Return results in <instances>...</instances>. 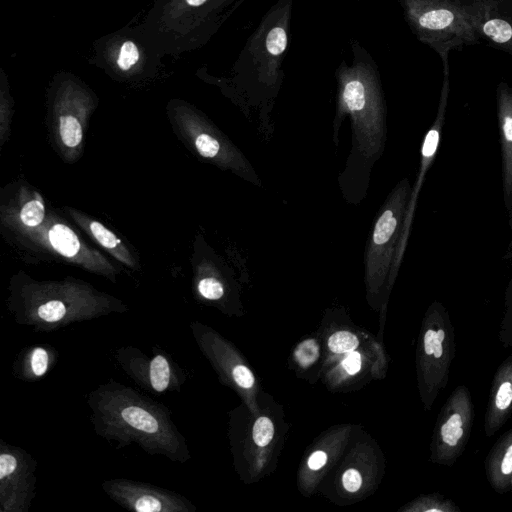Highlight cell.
<instances>
[{
    "label": "cell",
    "mask_w": 512,
    "mask_h": 512,
    "mask_svg": "<svg viewBox=\"0 0 512 512\" xmlns=\"http://www.w3.org/2000/svg\"><path fill=\"white\" fill-rule=\"evenodd\" d=\"M485 475L492 489L504 494L512 488V428L502 433L484 461Z\"/></svg>",
    "instance_id": "21"
},
{
    "label": "cell",
    "mask_w": 512,
    "mask_h": 512,
    "mask_svg": "<svg viewBox=\"0 0 512 512\" xmlns=\"http://www.w3.org/2000/svg\"><path fill=\"white\" fill-rule=\"evenodd\" d=\"M104 493L119 506L134 512H193L195 506L183 495L154 484L127 478L101 483Z\"/></svg>",
    "instance_id": "16"
},
{
    "label": "cell",
    "mask_w": 512,
    "mask_h": 512,
    "mask_svg": "<svg viewBox=\"0 0 512 512\" xmlns=\"http://www.w3.org/2000/svg\"><path fill=\"white\" fill-rule=\"evenodd\" d=\"M479 34L512 54V0H464Z\"/></svg>",
    "instance_id": "18"
},
{
    "label": "cell",
    "mask_w": 512,
    "mask_h": 512,
    "mask_svg": "<svg viewBox=\"0 0 512 512\" xmlns=\"http://www.w3.org/2000/svg\"><path fill=\"white\" fill-rule=\"evenodd\" d=\"M410 510L422 512H461L459 506L441 494L426 495L412 504Z\"/></svg>",
    "instance_id": "26"
},
{
    "label": "cell",
    "mask_w": 512,
    "mask_h": 512,
    "mask_svg": "<svg viewBox=\"0 0 512 512\" xmlns=\"http://www.w3.org/2000/svg\"><path fill=\"white\" fill-rule=\"evenodd\" d=\"M507 212L509 215V227H510V231H511V240H510L508 248L506 250L505 258L510 259V258H512V197H511L510 205H509V208L507 209Z\"/></svg>",
    "instance_id": "36"
},
{
    "label": "cell",
    "mask_w": 512,
    "mask_h": 512,
    "mask_svg": "<svg viewBox=\"0 0 512 512\" xmlns=\"http://www.w3.org/2000/svg\"><path fill=\"white\" fill-rule=\"evenodd\" d=\"M358 346L357 337L348 331H339L332 334L328 340V347L333 353L352 352Z\"/></svg>",
    "instance_id": "28"
},
{
    "label": "cell",
    "mask_w": 512,
    "mask_h": 512,
    "mask_svg": "<svg viewBox=\"0 0 512 512\" xmlns=\"http://www.w3.org/2000/svg\"><path fill=\"white\" fill-rule=\"evenodd\" d=\"M327 460V455L323 451H315L311 454V456L308 459V467L311 470H319L322 468Z\"/></svg>",
    "instance_id": "35"
},
{
    "label": "cell",
    "mask_w": 512,
    "mask_h": 512,
    "mask_svg": "<svg viewBox=\"0 0 512 512\" xmlns=\"http://www.w3.org/2000/svg\"><path fill=\"white\" fill-rule=\"evenodd\" d=\"M510 492H512V488H511V491H510Z\"/></svg>",
    "instance_id": "38"
},
{
    "label": "cell",
    "mask_w": 512,
    "mask_h": 512,
    "mask_svg": "<svg viewBox=\"0 0 512 512\" xmlns=\"http://www.w3.org/2000/svg\"><path fill=\"white\" fill-rule=\"evenodd\" d=\"M16 243L34 252H43L86 271L116 282L119 270L100 252L84 243L78 234L57 215L48 213L44 222L33 228L1 223Z\"/></svg>",
    "instance_id": "8"
},
{
    "label": "cell",
    "mask_w": 512,
    "mask_h": 512,
    "mask_svg": "<svg viewBox=\"0 0 512 512\" xmlns=\"http://www.w3.org/2000/svg\"><path fill=\"white\" fill-rule=\"evenodd\" d=\"M14 100L10 93L7 75L1 69L0 73V145L8 139L13 114Z\"/></svg>",
    "instance_id": "25"
},
{
    "label": "cell",
    "mask_w": 512,
    "mask_h": 512,
    "mask_svg": "<svg viewBox=\"0 0 512 512\" xmlns=\"http://www.w3.org/2000/svg\"><path fill=\"white\" fill-rule=\"evenodd\" d=\"M449 72H444V80L441 88L440 99L438 104V109L436 113L435 120L432 126L427 131L423 143L421 146V159L419 172L417 175V179L415 181L414 187L411 188L409 199L407 202V207L405 211V216L400 232V236L397 242L394 258L391 265V276H395L397 274L399 265L401 263L402 257L404 255L408 237L410 234V229L412 225V220L414 216V210L416 208V202L418 199V195L420 193L421 187L423 185L425 176L432 166V163L437 155L439 145L441 142L442 129L445 124L447 107H448V98H449Z\"/></svg>",
    "instance_id": "17"
},
{
    "label": "cell",
    "mask_w": 512,
    "mask_h": 512,
    "mask_svg": "<svg viewBox=\"0 0 512 512\" xmlns=\"http://www.w3.org/2000/svg\"><path fill=\"white\" fill-rule=\"evenodd\" d=\"M350 44L352 62L343 60L335 72L339 110L348 112L359 128L378 127L384 108L378 66L357 40Z\"/></svg>",
    "instance_id": "9"
},
{
    "label": "cell",
    "mask_w": 512,
    "mask_h": 512,
    "mask_svg": "<svg viewBox=\"0 0 512 512\" xmlns=\"http://www.w3.org/2000/svg\"><path fill=\"white\" fill-rule=\"evenodd\" d=\"M244 0H154L140 23L165 56L204 46Z\"/></svg>",
    "instance_id": "4"
},
{
    "label": "cell",
    "mask_w": 512,
    "mask_h": 512,
    "mask_svg": "<svg viewBox=\"0 0 512 512\" xmlns=\"http://www.w3.org/2000/svg\"><path fill=\"white\" fill-rule=\"evenodd\" d=\"M418 40L429 45L449 69L450 50L476 42L479 33L464 0H399Z\"/></svg>",
    "instance_id": "6"
},
{
    "label": "cell",
    "mask_w": 512,
    "mask_h": 512,
    "mask_svg": "<svg viewBox=\"0 0 512 512\" xmlns=\"http://www.w3.org/2000/svg\"><path fill=\"white\" fill-rule=\"evenodd\" d=\"M498 338L505 348L512 347V306L505 308L498 332Z\"/></svg>",
    "instance_id": "31"
},
{
    "label": "cell",
    "mask_w": 512,
    "mask_h": 512,
    "mask_svg": "<svg viewBox=\"0 0 512 512\" xmlns=\"http://www.w3.org/2000/svg\"><path fill=\"white\" fill-rule=\"evenodd\" d=\"M8 291V312L18 325L35 332H53L74 323L129 310L121 299L70 277L35 280L20 273L12 277Z\"/></svg>",
    "instance_id": "2"
},
{
    "label": "cell",
    "mask_w": 512,
    "mask_h": 512,
    "mask_svg": "<svg viewBox=\"0 0 512 512\" xmlns=\"http://www.w3.org/2000/svg\"><path fill=\"white\" fill-rule=\"evenodd\" d=\"M421 333L419 369L422 393L427 409L445 389L456 354L455 330L446 307L440 302L430 305Z\"/></svg>",
    "instance_id": "10"
},
{
    "label": "cell",
    "mask_w": 512,
    "mask_h": 512,
    "mask_svg": "<svg viewBox=\"0 0 512 512\" xmlns=\"http://www.w3.org/2000/svg\"><path fill=\"white\" fill-rule=\"evenodd\" d=\"M17 201L1 206V223L16 224L26 228L41 225L47 216L45 203L35 190L22 186L19 189Z\"/></svg>",
    "instance_id": "23"
},
{
    "label": "cell",
    "mask_w": 512,
    "mask_h": 512,
    "mask_svg": "<svg viewBox=\"0 0 512 512\" xmlns=\"http://www.w3.org/2000/svg\"><path fill=\"white\" fill-rule=\"evenodd\" d=\"M198 295L208 301H218L224 295L221 281L212 276L201 277L196 282Z\"/></svg>",
    "instance_id": "27"
},
{
    "label": "cell",
    "mask_w": 512,
    "mask_h": 512,
    "mask_svg": "<svg viewBox=\"0 0 512 512\" xmlns=\"http://www.w3.org/2000/svg\"><path fill=\"white\" fill-rule=\"evenodd\" d=\"M496 114L501 145L503 198L507 210L512 197V89L505 82L497 86Z\"/></svg>",
    "instance_id": "20"
},
{
    "label": "cell",
    "mask_w": 512,
    "mask_h": 512,
    "mask_svg": "<svg viewBox=\"0 0 512 512\" xmlns=\"http://www.w3.org/2000/svg\"><path fill=\"white\" fill-rule=\"evenodd\" d=\"M274 435V427L271 420L267 417H260L256 420L253 427V440L258 446H266L270 443Z\"/></svg>",
    "instance_id": "30"
},
{
    "label": "cell",
    "mask_w": 512,
    "mask_h": 512,
    "mask_svg": "<svg viewBox=\"0 0 512 512\" xmlns=\"http://www.w3.org/2000/svg\"><path fill=\"white\" fill-rule=\"evenodd\" d=\"M36 459L0 439V512H29L36 496Z\"/></svg>",
    "instance_id": "15"
},
{
    "label": "cell",
    "mask_w": 512,
    "mask_h": 512,
    "mask_svg": "<svg viewBox=\"0 0 512 512\" xmlns=\"http://www.w3.org/2000/svg\"><path fill=\"white\" fill-rule=\"evenodd\" d=\"M86 402L94 432L116 448L134 443L151 456L180 464L191 458L185 437L163 403L114 379L91 390Z\"/></svg>",
    "instance_id": "1"
},
{
    "label": "cell",
    "mask_w": 512,
    "mask_h": 512,
    "mask_svg": "<svg viewBox=\"0 0 512 512\" xmlns=\"http://www.w3.org/2000/svg\"><path fill=\"white\" fill-rule=\"evenodd\" d=\"M294 354L301 366L308 367L318 358V345L313 339L305 340L297 346Z\"/></svg>",
    "instance_id": "29"
},
{
    "label": "cell",
    "mask_w": 512,
    "mask_h": 512,
    "mask_svg": "<svg viewBox=\"0 0 512 512\" xmlns=\"http://www.w3.org/2000/svg\"><path fill=\"white\" fill-rule=\"evenodd\" d=\"M73 221L103 249L128 268L136 269L137 261L122 240L105 225L74 208H66Z\"/></svg>",
    "instance_id": "22"
},
{
    "label": "cell",
    "mask_w": 512,
    "mask_h": 512,
    "mask_svg": "<svg viewBox=\"0 0 512 512\" xmlns=\"http://www.w3.org/2000/svg\"><path fill=\"white\" fill-rule=\"evenodd\" d=\"M167 113L175 133L196 154L217 165L236 168L235 150L193 105L172 99Z\"/></svg>",
    "instance_id": "12"
},
{
    "label": "cell",
    "mask_w": 512,
    "mask_h": 512,
    "mask_svg": "<svg viewBox=\"0 0 512 512\" xmlns=\"http://www.w3.org/2000/svg\"><path fill=\"white\" fill-rule=\"evenodd\" d=\"M512 416V354L494 373L484 414L486 437L496 434Z\"/></svg>",
    "instance_id": "19"
},
{
    "label": "cell",
    "mask_w": 512,
    "mask_h": 512,
    "mask_svg": "<svg viewBox=\"0 0 512 512\" xmlns=\"http://www.w3.org/2000/svg\"><path fill=\"white\" fill-rule=\"evenodd\" d=\"M58 352L50 346L34 345L22 349L13 363L16 378L34 382L43 378L57 363Z\"/></svg>",
    "instance_id": "24"
},
{
    "label": "cell",
    "mask_w": 512,
    "mask_h": 512,
    "mask_svg": "<svg viewBox=\"0 0 512 512\" xmlns=\"http://www.w3.org/2000/svg\"><path fill=\"white\" fill-rule=\"evenodd\" d=\"M294 0H277L247 38L230 75L218 81L238 94L269 97L280 87Z\"/></svg>",
    "instance_id": "3"
},
{
    "label": "cell",
    "mask_w": 512,
    "mask_h": 512,
    "mask_svg": "<svg viewBox=\"0 0 512 512\" xmlns=\"http://www.w3.org/2000/svg\"><path fill=\"white\" fill-rule=\"evenodd\" d=\"M504 305L505 308L512 306V277L508 282L507 288L504 294Z\"/></svg>",
    "instance_id": "37"
},
{
    "label": "cell",
    "mask_w": 512,
    "mask_h": 512,
    "mask_svg": "<svg viewBox=\"0 0 512 512\" xmlns=\"http://www.w3.org/2000/svg\"><path fill=\"white\" fill-rule=\"evenodd\" d=\"M165 55L144 34L141 25H126L95 40L90 59L111 78L136 83L154 78Z\"/></svg>",
    "instance_id": "7"
},
{
    "label": "cell",
    "mask_w": 512,
    "mask_h": 512,
    "mask_svg": "<svg viewBox=\"0 0 512 512\" xmlns=\"http://www.w3.org/2000/svg\"><path fill=\"white\" fill-rule=\"evenodd\" d=\"M49 128L58 153L75 162L82 153L88 121L98 105L94 91L75 74L61 71L47 94Z\"/></svg>",
    "instance_id": "5"
},
{
    "label": "cell",
    "mask_w": 512,
    "mask_h": 512,
    "mask_svg": "<svg viewBox=\"0 0 512 512\" xmlns=\"http://www.w3.org/2000/svg\"><path fill=\"white\" fill-rule=\"evenodd\" d=\"M471 393L458 385L444 402L436 421L431 444V460L453 466L466 449L474 425Z\"/></svg>",
    "instance_id": "11"
},
{
    "label": "cell",
    "mask_w": 512,
    "mask_h": 512,
    "mask_svg": "<svg viewBox=\"0 0 512 512\" xmlns=\"http://www.w3.org/2000/svg\"><path fill=\"white\" fill-rule=\"evenodd\" d=\"M344 488L349 492H356L362 484L360 473L356 469H348L342 476Z\"/></svg>",
    "instance_id": "33"
},
{
    "label": "cell",
    "mask_w": 512,
    "mask_h": 512,
    "mask_svg": "<svg viewBox=\"0 0 512 512\" xmlns=\"http://www.w3.org/2000/svg\"><path fill=\"white\" fill-rule=\"evenodd\" d=\"M410 191L407 179L399 182L389 195L374 226L365 262L372 283H381L391 269Z\"/></svg>",
    "instance_id": "13"
},
{
    "label": "cell",
    "mask_w": 512,
    "mask_h": 512,
    "mask_svg": "<svg viewBox=\"0 0 512 512\" xmlns=\"http://www.w3.org/2000/svg\"><path fill=\"white\" fill-rule=\"evenodd\" d=\"M344 370L350 374H356L361 368V356L358 352H349L342 362Z\"/></svg>",
    "instance_id": "34"
},
{
    "label": "cell",
    "mask_w": 512,
    "mask_h": 512,
    "mask_svg": "<svg viewBox=\"0 0 512 512\" xmlns=\"http://www.w3.org/2000/svg\"><path fill=\"white\" fill-rule=\"evenodd\" d=\"M149 357L133 345H125L115 350L114 357L120 368L136 384L148 392L161 395L181 390L185 374L170 354L154 347Z\"/></svg>",
    "instance_id": "14"
},
{
    "label": "cell",
    "mask_w": 512,
    "mask_h": 512,
    "mask_svg": "<svg viewBox=\"0 0 512 512\" xmlns=\"http://www.w3.org/2000/svg\"><path fill=\"white\" fill-rule=\"evenodd\" d=\"M231 375L237 385L242 388H251L254 384L252 372L244 365L238 364L232 368Z\"/></svg>",
    "instance_id": "32"
}]
</instances>
